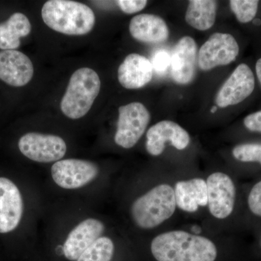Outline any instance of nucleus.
<instances>
[{"label": "nucleus", "mask_w": 261, "mask_h": 261, "mask_svg": "<svg viewBox=\"0 0 261 261\" xmlns=\"http://www.w3.org/2000/svg\"><path fill=\"white\" fill-rule=\"evenodd\" d=\"M116 3L123 13L126 14H134L143 10L147 4V1L146 0H118Z\"/></svg>", "instance_id": "393cba45"}, {"label": "nucleus", "mask_w": 261, "mask_h": 261, "mask_svg": "<svg viewBox=\"0 0 261 261\" xmlns=\"http://www.w3.org/2000/svg\"><path fill=\"white\" fill-rule=\"evenodd\" d=\"M192 231H195L196 233H200L201 230L198 226H193V227H192Z\"/></svg>", "instance_id": "c85d7f7f"}, {"label": "nucleus", "mask_w": 261, "mask_h": 261, "mask_svg": "<svg viewBox=\"0 0 261 261\" xmlns=\"http://www.w3.org/2000/svg\"><path fill=\"white\" fill-rule=\"evenodd\" d=\"M229 3L238 21L246 23L255 18L259 2L256 0H231Z\"/></svg>", "instance_id": "4be33fe9"}, {"label": "nucleus", "mask_w": 261, "mask_h": 261, "mask_svg": "<svg viewBox=\"0 0 261 261\" xmlns=\"http://www.w3.org/2000/svg\"><path fill=\"white\" fill-rule=\"evenodd\" d=\"M207 205L216 219H224L233 210L236 189L231 178L224 173H212L207 178Z\"/></svg>", "instance_id": "1a4fd4ad"}, {"label": "nucleus", "mask_w": 261, "mask_h": 261, "mask_svg": "<svg viewBox=\"0 0 261 261\" xmlns=\"http://www.w3.org/2000/svg\"><path fill=\"white\" fill-rule=\"evenodd\" d=\"M197 51V44L192 37H182L176 43L171 56V75L176 83L185 85L195 78Z\"/></svg>", "instance_id": "2eb2a0df"}, {"label": "nucleus", "mask_w": 261, "mask_h": 261, "mask_svg": "<svg viewBox=\"0 0 261 261\" xmlns=\"http://www.w3.org/2000/svg\"><path fill=\"white\" fill-rule=\"evenodd\" d=\"M176 206L182 211L194 213L207 205V184L202 178L178 181L174 190Z\"/></svg>", "instance_id": "a211bd4d"}, {"label": "nucleus", "mask_w": 261, "mask_h": 261, "mask_svg": "<svg viewBox=\"0 0 261 261\" xmlns=\"http://www.w3.org/2000/svg\"><path fill=\"white\" fill-rule=\"evenodd\" d=\"M146 137V149L152 156L162 154L166 143L182 150L186 149L190 142L188 132L178 123L171 121H162L153 125L147 130Z\"/></svg>", "instance_id": "ddd939ff"}, {"label": "nucleus", "mask_w": 261, "mask_h": 261, "mask_svg": "<svg viewBox=\"0 0 261 261\" xmlns=\"http://www.w3.org/2000/svg\"><path fill=\"white\" fill-rule=\"evenodd\" d=\"M153 68L151 62L141 55H128L120 65L118 78L122 87L128 89L142 88L152 80Z\"/></svg>", "instance_id": "dca6fc26"}, {"label": "nucleus", "mask_w": 261, "mask_h": 261, "mask_svg": "<svg viewBox=\"0 0 261 261\" xmlns=\"http://www.w3.org/2000/svg\"><path fill=\"white\" fill-rule=\"evenodd\" d=\"M114 250L112 240L107 237H101L86 250L76 261H111Z\"/></svg>", "instance_id": "412c9836"}, {"label": "nucleus", "mask_w": 261, "mask_h": 261, "mask_svg": "<svg viewBox=\"0 0 261 261\" xmlns=\"http://www.w3.org/2000/svg\"><path fill=\"white\" fill-rule=\"evenodd\" d=\"M34 65L28 56L20 50H0V82L19 89L30 83Z\"/></svg>", "instance_id": "9d476101"}, {"label": "nucleus", "mask_w": 261, "mask_h": 261, "mask_svg": "<svg viewBox=\"0 0 261 261\" xmlns=\"http://www.w3.org/2000/svg\"><path fill=\"white\" fill-rule=\"evenodd\" d=\"M174 190L160 185L139 197L132 204L130 214L139 227L152 228L170 219L176 210Z\"/></svg>", "instance_id": "7ed1b4c3"}, {"label": "nucleus", "mask_w": 261, "mask_h": 261, "mask_svg": "<svg viewBox=\"0 0 261 261\" xmlns=\"http://www.w3.org/2000/svg\"><path fill=\"white\" fill-rule=\"evenodd\" d=\"M21 192L10 178L0 176V233L16 229L23 215Z\"/></svg>", "instance_id": "9b49d317"}, {"label": "nucleus", "mask_w": 261, "mask_h": 261, "mask_svg": "<svg viewBox=\"0 0 261 261\" xmlns=\"http://www.w3.org/2000/svg\"><path fill=\"white\" fill-rule=\"evenodd\" d=\"M158 261H215L217 249L211 240L184 231L161 233L151 243Z\"/></svg>", "instance_id": "f257e3e1"}, {"label": "nucleus", "mask_w": 261, "mask_h": 261, "mask_svg": "<svg viewBox=\"0 0 261 261\" xmlns=\"http://www.w3.org/2000/svg\"><path fill=\"white\" fill-rule=\"evenodd\" d=\"M18 148L27 159L45 163L61 161L66 153L67 145L59 136L28 132L19 139Z\"/></svg>", "instance_id": "423d86ee"}, {"label": "nucleus", "mask_w": 261, "mask_h": 261, "mask_svg": "<svg viewBox=\"0 0 261 261\" xmlns=\"http://www.w3.org/2000/svg\"><path fill=\"white\" fill-rule=\"evenodd\" d=\"M99 172L95 163L80 159L61 160L51 168L53 181L65 190H75L88 185Z\"/></svg>", "instance_id": "0eeeda50"}, {"label": "nucleus", "mask_w": 261, "mask_h": 261, "mask_svg": "<svg viewBox=\"0 0 261 261\" xmlns=\"http://www.w3.org/2000/svg\"><path fill=\"white\" fill-rule=\"evenodd\" d=\"M218 108L216 106H214L212 108H211V112L212 113H215L217 111Z\"/></svg>", "instance_id": "c756f323"}, {"label": "nucleus", "mask_w": 261, "mask_h": 261, "mask_svg": "<svg viewBox=\"0 0 261 261\" xmlns=\"http://www.w3.org/2000/svg\"><path fill=\"white\" fill-rule=\"evenodd\" d=\"M244 124L247 129L261 133V111L247 116L244 119Z\"/></svg>", "instance_id": "bb28decb"}, {"label": "nucleus", "mask_w": 261, "mask_h": 261, "mask_svg": "<svg viewBox=\"0 0 261 261\" xmlns=\"http://www.w3.org/2000/svg\"><path fill=\"white\" fill-rule=\"evenodd\" d=\"M100 87L99 75L92 68L75 70L61 100L62 112L73 120L86 116L97 97Z\"/></svg>", "instance_id": "20e7f679"}, {"label": "nucleus", "mask_w": 261, "mask_h": 261, "mask_svg": "<svg viewBox=\"0 0 261 261\" xmlns=\"http://www.w3.org/2000/svg\"><path fill=\"white\" fill-rule=\"evenodd\" d=\"M118 113L115 142L123 148H132L145 133L150 113L143 104L137 102L121 106Z\"/></svg>", "instance_id": "39448f33"}, {"label": "nucleus", "mask_w": 261, "mask_h": 261, "mask_svg": "<svg viewBox=\"0 0 261 261\" xmlns=\"http://www.w3.org/2000/svg\"><path fill=\"white\" fill-rule=\"evenodd\" d=\"M233 157L241 162H258L261 164V144H243L233 149Z\"/></svg>", "instance_id": "5701e85b"}, {"label": "nucleus", "mask_w": 261, "mask_h": 261, "mask_svg": "<svg viewBox=\"0 0 261 261\" xmlns=\"http://www.w3.org/2000/svg\"><path fill=\"white\" fill-rule=\"evenodd\" d=\"M32 29V23L24 13H12L0 21V50H18L21 39L28 37Z\"/></svg>", "instance_id": "6ab92c4d"}, {"label": "nucleus", "mask_w": 261, "mask_h": 261, "mask_svg": "<svg viewBox=\"0 0 261 261\" xmlns=\"http://www.w3.org/2000/svg\"><path fill=\"white\" fill-rule=\"evenodd\" d=\"M129 32L136 40L146 44H159L169 37L167 24L161 17L153 14L136 15L130 20Z\"/></svg>", "instance_id": "f3484780"}, {"label": "nucleus", "mask_w": 261, "mask_h": 261, "mask_svg": "<svg viewBox=\"0 0 261 261\" xmlns=\"http://www.w3.org/2000/svg\"><path fill=\"white\" fill-rule=\"evenodd\" d=\"M248 205L254 214L261 216V181L252 187L248 197Z\"/></svg>", "instance_id": "a878e982"}, {"label": "nucleus", "mask_w": 261, "mask_h": 261, "mask_svg": "<svg viewBox=\"0 0 261 261\" xmlns=\"http://www.w3.org/2000/svg\"><path fill=\"white\" fill-rule=\"evenodd\" d=\"M255 77L248 65L242 63L237 67L219 89L216 103L219 108L235 106L243 102L253 92Z\"/></svg>", "instance_id": "f8f14e48"}, {"label": "nucleus", "mask_w": 261, "mask_h": 261, "mask_svg": "<svg viewBox=\"0 0 261 261\" xmlns=\"http://www.w3.org/2000/svg\"><path fill=\"white\" fill-rule=\"evenodd\" d=\"M255 69H256L257 79H258L259 82H260L261 85V58L257 61Z\"/></svg>", "instance_id": "cd10ccee"}, {"label": "nucleus", "mask_w": 261, "mask_h": 261, "mask_svg": "<svg viewBox=\"0 0 261 261\" xmlns=\"http://www.w3.org/2000/svg\"><path fill=\"white\" fill-rule=\"evenodd\" d=\"M42 17L48 27L61 34L85 35L94 28L96 18L87 5L70 0H49L43 5Z\"/></svg>", "instance_id": "f03ea898"}, {"label": "nucleus", "mask_w": 261, "mask_h": 261, "mask_svg": "<svg viewBox=\"0 0 261 261\" xmlns=\"http://www.w3.org/2000/svg\"><path fill=\"white\" fill-rule=\"evenodd\" d=\"M257 21H254V23L255 24H260V20H259V19H257V20H256Z\"/></svg>", "instance_id": "7c9ffc66"}, {"label": "nucleus", "mask_w": 261, "mask_h": 261, "mask_svg": "<svg viewBox=\"0 0 261 261\" xmlns=\"http://www.w3.org/2000/svg\"><path fill=\"white\" fill-rule=\"evenodd\" d=\"M185 20L192 28L199 31L210 29L216 22L217 2L192 0L189 2Z\"/></svg>", "instance_id": "aec40b11"}, {"label": "nucleus", "mask_w": 261, "mask_h": 261, "mask_svg": "<svg viewBox=\"0 0 261 261\" xmlns=\"http://www.w3.org/2000/svg\"><path fill=\"white\" fill-rule=\"evenodd\" d=\"M105 225L96 219H87L80 223L68 234L63 245L67 259L77 260L82 253L102 237Z\"/></svg>", "instance_id": "4468645a"}, {"label": "nucleus", "mask_w": 261, "mask_h": 261, "mask_svg": "<svg viewBox=\"0 0 261 261\" xmlns=\"http://www.w3.org/2000/svg\"><path fill=\"white\" fill-rule=\"evenodd\" d=\"M152 68L159 74H163L171 66V56L166 50L160 49L152 57Z\"/></svg>", "instance_id": "b1692460"}, {"label": "nucleus", "mask_w": 261, "mask_h": 261, "mask_svg": "<svg viewBox=\"0 0 261 261\" xmlns=\"http://www.w3.org/2000/svg\"><path fill=\"white\" fill-rule=\"evenodd\" d=\"M240 48L236 39L229 34L215 33L200 47L197 61L201 70H210L220 65L232 63Z\"/></svg>", "instance_id": "6e6552de"}]
</instances>
